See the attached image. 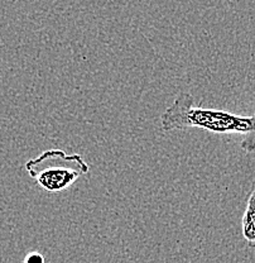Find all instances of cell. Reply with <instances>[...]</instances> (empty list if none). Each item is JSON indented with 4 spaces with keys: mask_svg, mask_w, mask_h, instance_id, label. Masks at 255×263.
<instances>
[{
    "mask_svg": "<svg viewBox=\"0 0 255 263\" xmlns=\"http://www.w3.org/2000/svg\"><path fill=\"white\" fill-rule=\"evenodd\" d=\"M164 132H185L192 128L218 134H238L245 152H255V113L249 117L237 115L218 109H206L194 104L191 94L181 92L169 108L161 115Z\"/></svg>",
    "mask_w": 255,
    "mask_h": 263,
    "instance_id": "obj_1",
    "label": "cell"
},
{
    "mask_svg": "<svg viewBox=\"0 0 255 263\" xmlns=\"http://www.w3.org/2000/svg\"><path fill=\"white\" fill-rule=\"evenodd\" d=\"M26 170L43 191L58 194L89 174L90 166L77 153L67 155L62 149H48L29 160Z\"/></svg>",
    "mask_w": 255,
    "mask_h": 263,
    "instance_id": "obj_2",
    "label": "cell"
},
{
    "mask_svg": "<svg viewBox=\"0 0 255 263\" xmlns=\"http://www.w3.org/2000/svg\"><path fill=\"white\" fill-rule=\"evenodd\" d=\"M241 233L250 248H255V180L251 183L245 210L241 218Z\"/></svg>",
    "mask_w": 255,
    "mask_h": 263,
    "instance_id": "obj_3",
    "label": "cell"
},
{
    "mask_svg": "<svg viewBox=\"0 0 255 263\" xmlns=\"http://www.w3.org/2000/svg\"><path fill=\"white\" fill-rule=\"evenodd\" d=\"M24 263H46L45 257L38 252H32L24 258Z\"/></svg>",
    "mask_w": 255,
    "mask_h": 263,
    "instance_id": "obj_4",
    "label": "cell"
}]
</instances>
